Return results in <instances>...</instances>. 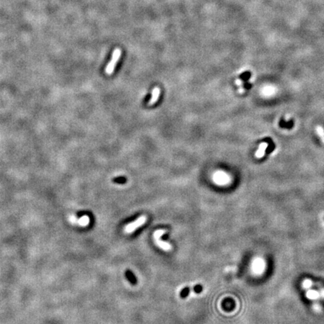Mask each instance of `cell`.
<instances>
[{"label": "cell", "instance_id": "1", "mask_svg": "<svg viewBox=\"0 0 324 324\" xmlns=\"http://www.w3.org/2000/svg\"><path fill=\"white\" fill-rule=\"evenodd\" d=\"M121 55H122V50H121L119 48H116V49L114 50V51L113 52L112 58H111L110 59V62L108 63L107 67H106L105 69L106 74H108V75H111V74H113L118 61L120 59Z\"/></svg>", "mask_w": 324, "mask_h": 324}, {"label": "cell", "instance_id": "2", "mask_svg": "<svg viewBox=\"0 0 324 324\" xmlns=\"http://www.w3.org/2000/svg\"><path fill=\"white\" fill-rule=\"evenodd\" d=\"M147 216L141 215L140 217H139L138 218H137V220L134 221V222H132V223L128 224L127 226H125L124 229V231L125 233H130L134 232L136 229L138 228V227H141L142 225H143V224L146 223V222H147Z\"/></svg>", "mask_w": 324, "mask_h": 324}, {"label": "cell", "instance_id": "3", "mask_svg": "<svg viewBox=\"0 0 324 324\" xmlns=\"http://www.w3.org/2000/svg\"><path fill=\"white\" fill-rule=\"evenodd\" d=\"M166 233L165 230H156L154 232V239L155 241V243L158 245L161 248H162L164 251H170L171 250V245L170 244H169L168 242H163L162 240H161L160 237L162 235H164Z\"/></svg>", "mask_w": 324, "mask_h": 324}, {"label": "cell", "instance_id": "4", "mask_svg": "<svg viewBox=\"0 0 324 324\" xmlns=\"http://www.w3.org/2000/svg\"><path fill=\"white\" fill-rule=\"evenodd\" d=\"M161 93V89L159 87H155L152 89V97H151L150 100L149 101V105H153L157 102L158 100L159 99V96H160Z\"/></svg>", "mask_w": 324, "mask_h": 324}, {"label": "cell", "instance_id": "5", "mask_svg": "<svg viewBox=\"0 0 324 324\" xmlns=\"http://www.w3.org/2000/svg\"><path fill=\"white\" fill-rule=\"evenodd\" d=\"M227 179L228 177L223 172H218L214 175V180L218 183H225L227 182Z\"/></svg>", "mask_w": 324, "mask_h": 324}, {"label": "cell", "instance_id": "6", "mask_svg": "<svg viewBox=\"0 0 324 324\" xmlns=\"http://www.w3.org/2000/svg\"><path fill=\"white\" fill-rule=\"evenodd\" d=\"M267 147H268V144H267L266 143H260L258 150H257L255 153V157L257 158H261L263 157Z\"/></svg>", "mask_w": 324, "mask_h": 324}, {"label": "cell", "instance_id": "7", "mask_svg": "<svg viewBox=\"0 0 324 324\" xmlns=\"http://www.w3.org/2000/svg\"><path fill=\"white\" fill-rule=\"evenodd\" d=\"M125 275H126V277H127V278L128 279L129 281H130L131 284H133V285H135L136 282H137V280H136L135 277H134V275L132 273V272H131V271L129 270H126Z\"/></svg>", "mask_w": 324, "mask_h": 324}, {"label": "cell", "instance_id": "8", "mask_svg": "<svg viewBox=\"0 0 324 324\" xmlns=\"http://www.w3.org/2000/svg\"><path fill=\"white\" fill-rule=\"evenodd\" d=\"M316 131H317V134L320 136V138H321L322 140V141L324 143V129L321 127V126L318 125V126H317Z\"/></svg>", "mask_w": 324, "mask_h": 324}, {"label": "cell", "instance_id": "9", "mask_svg": "<svg viewBox=\"0 0 324 324\" xmlns=\"http://www.w3.org/2000/svg\"><path fill=\"white\" fill-rule=\"evenodd\" d=\"M188 293H189L188 287H185V288H184L183 290H182V292H181V293H180V296L182 298H185L186 296H188Z\"/></svg>", "mask_w": 324, "mask_h": 324}, {"label": "cell", "instance_id": "10", "mask_svg": "<svg viewBox=\"0 0 324 324\" xmlns=\"http://www.w3.org/2000/svg\"><path fill=\"white\" fill-rule=\"evenodd\" d=\"M202 290H203L202 286H200V285H197L195 287H194V291H195L196 293H200V292L202 291Z\"/></svg>", "mask_w": 324, "mask_h": 324}, {"label": "cell", "instance_id": "11", "mask_svg": "<svg viewBox=\"0 0 324 324\" xmlns=\"http://www.w3.org/2000/svg\"><path fill=\"white\" fill-rule=\"evenodd\" d=\"M242 84H243V82H242V80L237 79L236 80V84L237 86H239V87H240V86H242Z\"/></svg>", "mask_w": 324, "mask_h": 324}, {"label": "cell", "instance_id": "12", "mask_svg": "<svg viewBox=\"0 0 324 324\" xmlns=\"http://www.w3.org/2000/svg\"><path fill=\"white\" fill-rule=\"evenodd\" d=\"M244 92H245V89H244V88L242 87V86H240V87H239V93H243Z\"/></svg>", "mask_w": 324, "mask_h": 324}]
</instances>
